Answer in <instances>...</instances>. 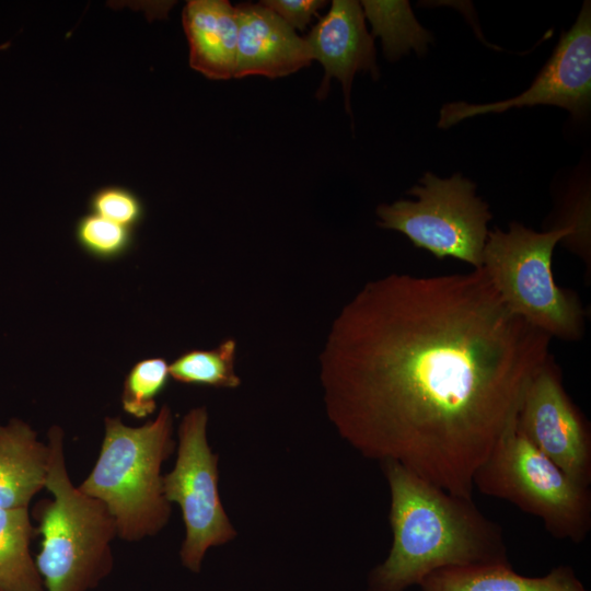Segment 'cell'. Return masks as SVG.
<instances>
[{"label": "cell", "mask_w": 591, "mask_h": 591, "mask_svg": "<svg viewBox=\"0 0 591 591\" xmlns=\"http://www.w3.org/2000/svg\"><path fill=\"white\" fill-rule=\"evenodd\" d=\"M552 337L513 313L486 270L368 282L321 354L327 416L364 457L473 499V478L517 424Z\"/></svg>", "instance_id": "obj_1"}, {"label": "cell", "mask_w": 591, "mask_h": 591, "mask_svg": "<svg viewBox=\"0 0 591 591\" xmlns=\"http://www.w3.org/2000/svg\"><path fill=\"white\" fill-rule=\"evenodd\" d=\"M390 487L392 547L369 591H405L448 566L510 564L499 523L473 499L452 495L394 461L382 463Z\"/></svg>", "instance_id": "obj_2"}, {"label": "cell", "mask_w": 591, "mask_h": 591, "mask_svg": "<svg viewBox=\"0 0 591 591\" xmlns=\"http://www.w3.org/2000/svg\"><path fill=\"white\" fill-rule=\"evenodd\" d=\"M172 431L167 406L140 427L126 426L118 417L105 418L100 454L79 488L107 508L117 536L125 541L154 535L169 521L161 467L174 449Z\"/></svg>", "instance_id": "obj_3"}, {"label": "cell", "mask_w": 591, "mask_h": 591, "mask_svg": "<svg viewBox=\"0 0 591 591\" xmlns=\"http://www.w3.org/2000/svg\"><path fill=\"white\" fill-rule=\"evenodd\" d=\"M48 445L45 488L53 499L36 508L43 538L35 563L45 591H88L112 570L116 524L100 500L72 484L60 427L49 429Z\"/></svg>", "instance_id": "obj_4"}, {"label": "cell", "mask_w": 591, "mask_h": 591, "mask_svg": "<svg viewBox=\"0 0 591 591\" xmlns=\"http://www.w3.org/2000/svg\"><path fill=\"white\" fill-rule=\"evenodd\" d=\"M572 229L536 232L512 222L508 231H488L483 265L509 309L535 328L565 340L583 336L586 311L576 292L554 279L552 257Z\"/></svg>", "instance_id": "obj_5"}, {"label": "cell", "mask_w": 591, "mask_h": 591, "mask_svg": "<svg viewBox=\"0 0 591 591\" xmlns=\"http://www.w3.org/2000/svg\"><path fill=\"white\" fill-rule=\"evenodd\" d=\"M479 493L538 518L547 532L572 543L591 531L590 487L576 484L512 426L473 478Z\"/></svg>", "instance_id": "obj_6"}, {"label": "cell", "mask_w": 591, "mask_h": 591, "mask_svg": "<svg viewBox=\"0 0 591 591\" xmlns=\"http://www.w3.org/2000/svg\"><path fill=\"white\" fill-rule=\"evenodd\" d=\"M407 194L416 200L399 199L378 207L379 225L405 234L416 247L438 259L454 257L482 267L487 223L493 216L471 179L460 173L440 178L427 172Z\"/></svg>", "instance_id": "obj_7"}, {"label": "cell", "mask_w": 591, "mask_h": 591, "mask_svg": "<svg viewBox=\"0 0 591 591\" xmlns=\"http://www.w3.org/2000/svg\"><path fill=\"white\" fill-rule=\"evenodd\" d=\"M207 422L205 407L184 416L175 465L162 477L164 497L181 507L186 528L181 560L194 572L200 570L210 547L225 544L236 534L220 500L218 455L208 444Z\"/></svg>", "instance_id": "obj_8"}, {"label": "cell", "mask_w": 591, "mask_h": 591, "mask_svg": "<svg viewBox=\"0 0 591 591\" xmlns=\"http://www.w3.org/2000/svg\"><path fill=\"white\" fill-rule=\"evenodd\" d=\"M518 430L567 477L591 485V429L567 394L551 358L530 382L517 418Z\"/></svg>", "instance_id": "obj_9"}, {"label": "cell", "mask_w": 591, "mask_h": 591, "mask_svg": "<svg viewBox=\"0 0 591 591\" xmlns=\"http://www.w3.org/2000/svg\"><path fill=\"white\" fill-rule=\"evenodd\" d=\"M591 103V5L586 1L571 28L563 33L553 55L520 95L490 104L452 102L440 111L438 126L450 128L466 118L511 107L555 105L582 118Z\"/></svg>", "instance_id": "obj_10"}, {"label": "cell", "mask_w": 591, "mask_h": 591, "mask_svg": "<svg viewBox=\"0 0 591 591\" xmlns=\"http://www.w3.org/2000/svg\"><path fill=\"white\" fill-rule=\"evenodd\" d=\"M360 2L334 0L331 9L305 38L313 59L325 69V77L317 96L323 99L328 82L336 78L341 82L346 109H350V90L355 74L368 71L378 78L373 36L368 32Z\"/></svg>", "instance_id": "obj_11"}, {"label": "cell", "mask_w": 591, "mask_h": 591, "mask_svg": "<svg viewBox=\"0 0 591 591\" xmlns=\"http://www.w3.org/2000/svg\"><path fill=\"white\" fill-rule=\"evenodd\" d=\"M235 11L237 48L233 78L286 77L313 60L305 38L260 2L241 3Z\"/></svg>", "instance_id": "obj_12"}, {"label": "cell", "mask_w": 591, "mask_h": 591, "mask_svg": "<svg viewBox=\"0 0 591 591\" xmlns=\"http://www.w3.org/2000/svg\"><path fill=\"white\" fill-rule=\"evenodd\" d=\"M182 19L190 68L211 80L233 78L237 48L235 7L227 0H190Z\"/></svg>", "instance_id": "obj_13"}, {"label": "cell", "mask_w": 591, "mask_h": 591, "mask_svg": "<svg viewBox=\"0 0 591 591\" xmlns=\"http://www.w3.org/2000/svg\"><path fill=\"white\" fill-rule=\"evenodd\" d=\"M49 445L21 419L0 425V508H28L45 488Z\"/></svg>", "instance_id": "obj_14"}, {"label": "cell", "mask_w": 591, "mask_h": 591, "mask_svg": "<svg viewBox=\"0 0 591 591\" xmlns=\"http://www.w3.org/2000/svg\"><path fill=\"white\" fill-rule=\"evenodd\" d=\"M419 586L422 591H588L569 566L532 578L510 564L448 566L429 572Z\"/></svg>", "instance_id": "obj_15"}, {"label": "cell", "mask_w": 591, "mask_h": 591, "mask_svg": "<svg viewBox=\"0 0 591 591\" xmlns=\"http://www.w3.org/2000/svg\"><path fill=\"white\" fill-rule=\"evenodd\" d=\"M33 533L28 508H0V591H45L31 556Z\"/></svg>", "instance_id": "obj_16"}, {"label": "cell", "mask_w": 591, "mask_h": 591, "mask_svg": "<svg viewBox=\"0 0 591 591\" xmlns=\"http://www.w3.org/2000/svg\"><path fill=\"white\" fill-rule=\"evenodd\" d=\"M360 4L371 23V35L381 37L389 60L394 61L412 49L422 55L432 42L431 34L416 20L408 1L366 0Z\"/></svg>", "instance_id": "obj_17"}, {"label": "cell", "mask_w": 591, "mask_h": 591, "mask_svg": "<svg viewBox=\"0 0 591 591\" xmlns=\"http://www.w3.org/2000/svg\"><path fill=\"white\" fill-rule=\"evenodd\" d=\"M235 357L233 338L210 350H188L169 364L170 376L185 384L233 389L241 384L235 372Z\"/></svg>", "instance_id": "obj_18"}, {"label": "cell", "mask_w": 591, "mask_h": 591, "mask_svg": "<svg viewBox=\"0 0 591 591\" xmlns=\"http://www.w3.org/2000/svg\"><path fill=\"white\" fill-rule=\"evenodd\" d=\"M169 378V363L161 357L146 358L135 363L124 382V410L138 419L150 416L157 408V397L165 389Z\"/></svg>", "instance_id": "obj_19"}, {"label": "cell", "mask_w": 591, "mask_h": 591, "mask_svg": "<svg viewBox=\"0 0 591 591\" xmlns=\"http://www.w3.org/2000/svg\"><path fill=\"white\" fill-rule=\"evenodd\" d=\"M79 246L91 257L114 260L126 255L134 245V230L95 213L82 216L74 230Z\"/></svg>", "instance_id": "obj_20"}, {"label": "cell", "mask_w": 591, "mask_h": 591, "mask_svg": "<svg viewBox=\"0 0 591 591\" xmlns=\"http://www.w3.org/2000/svg\"><path fill=\"white\" fill-rule=\"evenodd\" d=\"M89 206L92 213L132 230L144 216L140 198L121 186H106L97 189L91 196Z\"/></svg>", "instance_id": "obj_21"}, {"label": "cell", "mask_w": 591, "mask_h": 591, "mask_svg": "<svg viewBox=\"0 0 591 591\" xmlns=\"http://www.w3.org/2000/svg\"><path fill=\"white\" fill-rule=\"evenodd\" d=\"M260 3L276 13L294 31H304L312 16L327 2L321 0H265Z\"/></svg>", "instance_id": "obj_22"}]
</instances>
